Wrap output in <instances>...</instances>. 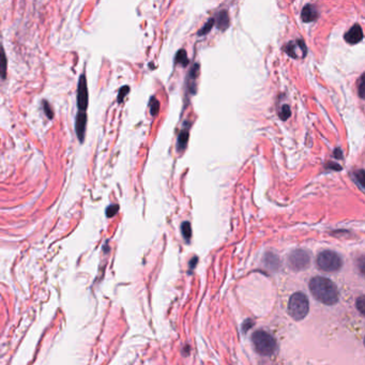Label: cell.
Listing matches in <instances>:
<instances>
[{"instance_id": "6da1fadb", "label": "cell", "mask_w": 365, "mask_h": 365, "mask_svg": "<svg viewBox=\"0 0 365 365\" xmlns=\"http://www.w3.org/2000/svg\"><path fill=\"white\" fill-rule=\"evenodd\" d=\"M310 290L314 298L323 304L333 305L339 301L338 287L327 278L316 276L312 279L310 282Z\"/></svg>"}, {"instance_id": "7a4b0ae2", "label": "cell", "mask_w": 365, "mask_h": 365, "mask_svg": "<svg viewBox=\"0 0 365 365\" xmlns=\"http://www.w3.org/2000/svg\"><path fill=\"white\" fill-rule=\"evenodd\" d=\"M253 345L255 347V350L262 356H272L278 348L275 339L272 335L269 334L262 330H258L252 335Z\"/></svg>"}, {"instance_id": "3957f363", "label": "cell", "mask_w": 365, "mask_h": 365, "mask_svg": "<svg viewBox=\"0 0 365 365\" xmlns=\"http://www.w3.org/2000/svg\"><path fill=\"white\" fill-rule=\"evenodd\" d=\"M309 299L303 292L293 293L288 303V313L294 320H302L309 314Z\"/></svg>"}, {"instance_id": "277c9868", "label": "cell", "mask_w": 365, "mask_h": 365, "mask_svg": "<svg viewBox=\"0 0 365 365\" xmlns=\"http://www.w3.org/2000/svg\"><path fill=\"white\" fill-rule=\"evenodd\" d=\"M317 267L326 272H335L340 269L343 261L339 254L332 251H323L317 256Z\"/></svg>"}, {"instance_id": "5b68a950", "label": "cell", "mask_w": 365, "mask_h": 365, "mask_svg": "<svg viewBox=\"0 0 365 365\" xmlns=\"http://www.w3.org/2000/svg\"><path fill=\"white\" fill-rule=\"evenodd\" d=\"M311 262V257L309 253L303 250L292 251L288 256V263L293 270H302L309 267Z\"/></svg>"}, {"instance_id": "8992f818", "label": "cell", "mask_w": 365, "mask_h": 365, "mask_svg": "<svg viewBox=\"0 0 365 365\" xmlns=\"http://www.w3.org/2000/svg\"><path fill=\"white\" fill-rule=\"evenodd\" d=\"M88 87H87V79L84 74L80 75L78 85V106L80 111H85L88 107Z\"/></svg>"}, {"instance_id": "52a82bcc", "label": "cell", "mask_w": 365, "mask_h": 365, "mask_svg": "<svg viewBox=\"0 0 365 365\" xmlns=\"http://www.w3.org/2000/svg\"><path fill=\"white\" fill-rule=\"evenodd\" d=\"M306 46L302 41H292L286 46V52L288 56L293 59H302L306 55Z\"/></svg>"}, {"instance_id": "ba28073f", "label": "cell", "mask_w": 365, "mask_h": 365, "mask_svg": "<svg viewBox=\"0 0 365 365\" xmlns=\"http://www.w3.org/2000/svg\"><path fill=\"white\" fill-rule=\"evenodd\" d=\"M86 125H87V115L85 111H80L78 114V117H76V135L79 139L80 143L84 141L85 138V132H86Z\"/></svg>"}, {"instance_id": "9c48e42d", "label": "cell", "mask_w": 365, "mask_h": 365, "mask_svg": "<svg viewBox=\"0 0 365 365\" xmlns=\"http://www.w3.org/2000/svg\"><path fill=\"white\" fill-rule=\"evenodd\" d=\"M363 39L362 28L359 25H353L348 32L345 34V41L349 44H357Z\"/></svg>"}, {"instance_id": "30bf717a", "label": "cell", "mask_w": 365, "mask_h": 365, "mask_svg": "<svg viewBox=\"0 0 365 365\" xmlns=\"http://www.w3.org/2000/svg\"><path fill=\"white\" fill-rule=\"evenodd\" d=\"M317 17H318V12L314 5H312V4L305 5L301 13L302 21L305 23H311V22L315 21Z\"/></svg>"}, {"instance_id": "8fae6325", "label": "cell", "mask_w": 365, "mask_h": 365, "mask_svg": "<svg viewBox=\"0 0 365 365\" xmlns=\"http://www.w3.org/2000/svg\"><path fill=\"white\" fill-rule=\"evenodd\" d=\"M188 137H190V132H188V128L185 127L181 130V132L178 135V139H177V150L179 152L185 149Z\"/></svg>"}, {"instance_id": "7c38bea8", "label": "cell", "mask_w": 365, "mask_h": 365, "mask_svg": "<svg viewBox=\"0 0 365 365\" xmlns=\"http://www.w3.org/2000/svg\"><path fill=\"white\" fill-rule=\"evenodd\" d=\"M215 24L217 28L220 29V30H226V29L228 28L229 26V16H228V13L225 11L223 10L221 11L219 14H217V16L215 17Z\"/></svg>"}, {"instance_id": "4fadbf2b", "label": "cell", "mask_w": 365, "mask_h": 365, "mask_svg": "<svg viewBox=\"0 0 365 365\" xmlns=\"http://www.w3.org/2000/svg\"><path fill=\"white\" fill-rule=\"evenodd\" d=\"M181 234L186 242H190L192 237V227L190 222H183L181 224Z\"/></svg>"}, {"instance_id": "5bb4252c", "label": "cell", "mask_w": 365, "mask_h": 365, "mask_svg": "<svg viewBox=\"0 0 365 365\" xmlns=\"http://www.w3.org/2000/svg\"><path fill=\"white\" fill-rule=\"evenodd\" d=\"M175 63H180L182 67H186L188 64V58L186 55V52L184 50H180L177 52L175 57Z\"/></svg>"}, {"instance_id": "9a60e30c", "label": "cell", "mask_w": 365, "mask_h": 365, "mask_svg": "<svg viewBox=\"0 0 365 365\" xmlns=\"http://www.w3.org/2000/svg\"><path fill=\"white\" fill-rule=\"evenodd\" d=\"M214 24H215V19H211V20H209V21H208L207 23H206L205 25L202 27V29H200V30L197 32V35H198V37H203V35H206L207 33H209L211 29L213 28Z\"/></svg>"}, {"instance_id": "2e32d148", "label": "cell", "mask_w": 365, "mask_h": 365, "mask_svg": "<svg viewBox=\"0 0 365 365\" xmlns=\"http://www.w3.org/2000/svg\"><path fill=\"white\" fill-rule=\"evenodd\" d=\"M149 106H150V113L152 116H156L158 110H160V102L157 101V99L152 97L150 99V103H149Z\"/></svg>"}, {"instance_id": "e0dca14e", "label": "cell", "mask_w": 365, "mask_h": 365, "mask_svg": "<svg viewBox=\"0 0 365 365\" xmlns=\"http://www.w3.org/2000/svg\"><path fill=\"white\" fill-rule=\"evenodd\" d=\"M358 93L361 99L365 100V73L362 74V76L359 79L358 82Z\"/></svg>"}, {"instance_id": "ac0fdd59", "label": "cell", "mask_w": 365, "mask_h": 365, "mask_svg": "<svg viewBox=\"0 0 365 365\" xmlns=\"http://www.w3.org/2000/svg\"><path fill=\"white\" fill-rule=\"evenodd\" d=\"M356 306L358 311L360 312V313L365 316V296H362V297H359L357 299L356 301Z\"/></svg>"}, {"instance_id": "d6986e66", "label": "cell", "mask_w": 365, "mask_h": 365, "mask_svg": "<svg viewBox=\"0 0 365 365\" xmlns=\"http://www.w3.org/2000/svg\"><path fill=\"white\" fill-rule=\"evenodd\" d=\"M290 115H291V111H290L289 106H288V105L283 106V107L281 108V113H280L282 120H287L288 118L290 117Z\"/></svg>"}, {"instance_id": "ffe728a7", "label": "cell", "mask_w": 365, "mask_h": 365, "mask_svg": "<svg viewBox=\"0 0 365 365\" xmlns=\"http://www.w3.org/2000/svg\"><path fill=\"white\" fill-rule=\"evenodd\" d=\"M118 210H119V205H110L109 207L106 209V216L107 217H114Z\"/></svg>"}, {"instance_id": "44dd1931", "label": "cell", "mask_w": 365, "mask_h": 365, "mask_svg": "<svg viewBox=\"0 0 365 365\" xmlns=\"http://www.w3.org/2000/svg\"><path fill=\"white\" fill-rule=\"evenodd\" d=\"M130 91V87L129 86H125V87H122L121 88V89H120V91H119V97H118V102H119V103H121L122 101H123V99H125L126 98V96H127V93Z\"/></svg>"}, {"instance_id": "7402d4cb", "label": "cell", "mask_w": 365, "mask_h": 365, "mask_svg": "<svg viewBox=\"0 0 365 365\" xmlns=\"http://www.w3.org/2000/svg\"><path fill=\"white\" fill-rule=\"evenodd\" d=\"M358 269L361 274L365 276V256H362L358 259Z\"/></svg>"}, {"instance_id": "603a6c76", "label": "cell", "mask_w": 365, "mask_h": 365, "mask_svg": "<svg viewBox=\"0 0 365 365\" xmlns=\"http://www.w3.org/2000/svg\"><path fill=\"white\" fill-rule=\"evenodd\" d=\"M43 108H44V111H45L46 116H47V117H49V118H50V119H52V117H54V114H52V108H51L50 104H49V103H47L46 101H44V102H43Z\"/></svg>"}, {"instance_id": "cb8c5ba5", "label": "cell", "mask_w": 365, "mask_h": 365, "mask_svg": "<svg viewBox=\"0 0 365 365\" xmlns=\"http://www.w3.org/2000/svg\"><path fill=\"white\" fill-rule=\"evenodd\" d=\"M5 72H7V59H5L4 51L2 52V78H5Z\"/></svg>"}, {"instance_id": "d4e9b609", "label": "cell", "mask_w": 365, "mask_h": 365, "mask_svg": "<svg viewBox=\"0 0 365 365\" xmlns=\"http://www.w3.org/2000/svg\"><path fill=\"white\" fill-rule=\"evenodd\" d=\"M358 180L360 181V183L365 187V173L364 172L358 173Z\"/></svg>"}, {"instance_id": "484cf974", "label": "cell", "mask_w": 365, "mask_h": 365, "mask_svg": "<svg viewBox=\"0 0 365 365\" xmlns=\"http://www.w3.org/2000/svg\"><path fill=\"white\" fill-rule=\"evenodd\" d=\"M197 261H198V258L197 257H193L190 262H188V264H190V271H192L194 268H195V266L197 264Z\"/></svg>"}, {"instance_id": "4316f807", "label": "cell", "mask_w": 365, "mask_h": 365, "mask_svg": "<svg viewBox=\"0 0 365 365\" xmlns=\"http://www.w3.org/2000/svg\"><path fill=\"white\" fill-rule=\"evenodd\" d=\"M364 345H365V338H364Z\"/></svg>"}]
</instances>
